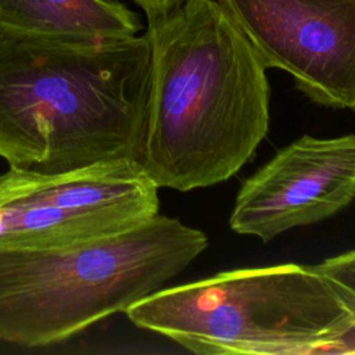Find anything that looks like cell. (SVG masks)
<instances>
[{
	"mask_svg": "<svg viewBox=\"0 0 355 355\" xmlns=\"http://www.w3.org/2000/svg\"><path fill=\"white\" fill-rule=\"evenodd\" d=\"M355 200V135L302 136L248 178L236 196L232 230L263 243L322 222Z\"/></svg>",
	"mask_w": 355,
	"mask_h": 355,
	"instance_id": "52a82bcc",
	"label": "cell"
},
{
	"mask_svg": "<svg viewBox=\"0 0 355 355\" xmlns=\"http://www.w3.org/2000/svg\"><path fill=\"white\" fill-rule=\"evenodd\" d=\"M0 29L61 39H115L141 29L119 0H0Z\"/></svg>",
	"mask_w": 355,
	"mask_h": 355,
	"instance_id": "ba28073f",
	"label": "cell"
},
{
	"mask_svg": "<svg viewBox=\"0 0 355 355\" xmlns=\"http://www.w3.org/2000/svg\"><path fill=\"white\" fill-rule=\"evenodd\" d=\"M266 69L311 101L355 110V0H218Z\"/></svg>",
	"mask_w": 355,
	"mask_h": 355,
	"instance_id": "8992f818",
	"label": "cell"
},
{
	"mask_svg": "<svg viewBox=\"0 0 355 355\" xmlns=\"http://www.w3.org/2000/svg\"><path fill=\"white\" fill-rule=\"evenodd\" d=\"M158 189L133 159L55 173L10 166L0 175V250L67 248L122 233L158 214Z\"/></svg>",
	"mask_w": 355,
	"mask_h": 355,
	"instance_id": "5b68a950",
	"label": "cell"
},
{
	"mask_svg": "<svg viewBox=\"0 0 355 355\" xmlns=\"http://www.w3.org/2000/svg\"><path fill=\"white\" fill-rule=\"evenodd\" d=\"M207 247L204 232L157 214L80 245L0 250V343H61L158 291Z\"/></svg>",
	"mask_w": 355,
	"mask_h": 355,
	"instance_id": "3957f363",
	"label": "cell"
},
{
	"mask_svg": "<svg viewBox=\"0 0 355 355\" xmlns=\"http://www.w3.org/2000/svg\"><path fill=\"white\" fill-rule=\"evenodd\" d=\"M125 313L137 327L201 355L336 354L355 329V315L329 283L298 263L159 288Z\"/></svg>",
	"mask_w": 355,
	"mask_h": 355,
	"instance_id": "277c9868",
	"label": "cell"
},
{
	"mask_svg": "<svg viewBox=\"0 0 355 355\" xmlns=\"http://www.w3.org/2000/svg\"><path fill=\"white\" fill-rule=\"evenodd\" d=\"M133 1L136 6H139L143 10L147 18V22H151L173 11L175 8L182 6L186 0H133Z\"/></svg>",
	"mask_w": 355,
	"mask_h": 355,
	"instance_id": "30bf717a",
	"label": "cell"
},
{
	"mask_svg": "<svg viewBox=\"0 0 355 355\" xmlns=\"http://www.w3.org/2000/svg\"><path fill=\"white\" fill-rule=\"evenodd\" d=\"M147 35L61 39L0 29V158L55 173L141 159Z\"/></svg>",
	"mask_w": 355,
	"mask_h": 355,
	"instance_id": "7a4b0ae2",
	"label": "cell"
},
{
	"mask_svg": "<svg viewBox=\"0 0 355 355\" xmlns=\"http://www.w3.org/2000/svg\"><path fill=\"white\" fill-rule=\"evenodd\" d=\"M313 268L355 315V251L327 258Z\"/></svg>",
	"mask_w": 355,
	"mask_h": 355,
	"instance_id": "9c48e42d",
	"label": "cell"
},
{
	"mask_svg": "<svg viewBox=\"0 0 355 355\" xmlns=\"http://www.w3.org/2000/svg\"><path fill=\"white\" fill-rule=\"evenodd\" d=\"M150 85L140 164L178 191L230 179L269 128L266 67L218 0L147 22Z\"/></svg>",
	"mask_w": 355,
	"mask_h": 355,
	"instance_id": "6da1fadb",
	"label": "cell"
}]
</instances>
